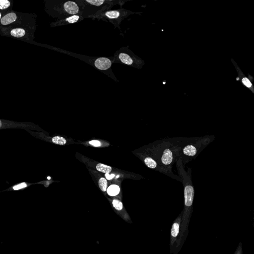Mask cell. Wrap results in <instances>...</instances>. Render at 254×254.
<instances>
[{
    "mask_svg": "<svg viewBox=\"0 0 254 254\" xmlns=\"http://www.w3.org/2000/svg\"><path fill=\"white\" fill-rule=\"evenodd\" d=\"M215 139L214 136H205L195 138H182L178 158L183 166L195 159L204 149Z\"/></svg>",
    "mask_w": 254,
    "mask_h": 254,
    "instance_id": "1",
    "label": "cell"
},
{
    "mask_svg": "<svg viewBox=\"0 0 254 254\" xmlns=\"http://www.w3.org/2000/svg\"><path fill=\"white\" fill-rule=\"evenodd\" d=\"M182 138L161 140L158 145L156 159L164 167L172 171V168L177 158L181 147Z\"/></svg>",
    "mask_w": 254,
    "mask_h": 254,
    "instance_id": "2",
    "label": "cell"
},
{
    "mask_svg": "<svg viewBox=\"0 0 254 254\" xmlns=\"http://www.w3.org/2000/svg\"><path fill=\"white\" fill-rule=\"evenodd\" d=\"M83 18H92L95 15L111 10L115 5L124 1L111 0H76Z\"/></svg>",
    "mask_w": 254,
    "mask_h": 254,
    "instance_id": "3",
    "label": "cell"
},
{
    "mask_svg": "<svg viewBox=\"0 0 254 254\" xmlns=\"http://www.w3.org/2000/svg\"><path fill=\"white\" fill-rule=\"evenodd\" d=\"M49 14L58 21L75 15L82 14L78 4L75 1H54L49 2Z\"/></svg>",
    "mask_w": 254,
    "mask_h": 254,
    "instance_id": "4",
    "label": "cell"
},
{
    "mask_svg": "<svg viewBox=\"0 0 254 254\" xmlns=\"http://www.w3.org/2000/svg\"><path fill=\"white\" fill-rule=\"evenodd\" d=\"M112 63L121 64L136 68H142L143 64L142 59L127 47L121 48L115 53L112 57Z\"/></svg>",
    "mask_w": 254,
    "mask_h": 254,
    "instance_id": "5",
    "label": "cell"
},
{
    "mask_svg": "<svg viewBox=\"0 0 254 254\" xmlns=\"http://www.w3.org/2000/svg\"><path fill=\"white\" fill-rule=\"evenodd\" d=\"M134 14V12L129 10L121 8L117 10H108L104 12H101L95 15L92 19L102 20L106 21H109L114 25L115 28H118L121 31L120 25L121 22L124 19L128 17L130 15Z\"/></svg>",
    "mask_w": 254,
    "mask_h": 254,
    "instance_id": "6",
    "label": "cell"
},
{
    "mask_svg": "<svg viewBox=\"0 0 254 254\" xmlns=\"http://www.w3.org/2000/svg\"><path fill=\"white\" fill-rule=\"evenodd\" d=\"M84 19L82 14L73 15V16L66 17L63 20L57 21L56 22L52 23L51 26L56 27V26H59L72 25V24H75V23L80 22L81 21H83Z\"/></svg>",
    "mask_w": 254,
    "mask_h": 254,
    "instance_id": "7",
    "label": "cell"
},
{
    "mask_svg": "<svg viewBox=\"0 0 254 254\" xmlns=\"http://www.w3.org/2000/svg\"><path fill=\"white\" fill-rule=\"evenodd\" d=\"M17 16L15 12H10L2 17L1 24L2 26L10 25L16 21Z\"/></svg>",
    "mask_w": 254,
    "mask_h": 254,
    "instance_id": "8",
    "label": "cell"
},
{
    "mask_svg": "<svg viewBox=\"0 0 254 254\" xmlns=\"http://www.w3.org/2000/svg\"><path fill=\"white\" fill-rule=\"evenodd\" d=\"M10 34L14 37L21 38L26 35V31L23 28H16L10 31Z\"/></svg>",
    "mask_w": 254,
    "mask_h": 254,
    "instance_id": "9",
    "label": "cell"
},
{
    "mask_svg": "<svg viewBox=\"0 0 254 254\" xmlns=\"http://www.w3.org/2000/svg\"><path fill=\"white\" fill-rule=\"evenodd\" d=\"M120 191V187L116 185H112L108 187L107 190L108 194L110 196H116L119 194Z\"/></svg>",
    "mask_w": 254,
    "mask_h": 254,
    "instance_id": "10",
    "label": "cell"
},
{
    "mask_svg": "<svg viewBox=\"0 0 254 254\" xmlns=\"http://www.w3.org/2000/svg\"><path fill=\"white\" fill-rule=\"evenodd\" d=\"M96 169L98 171L104 173H109L112 170V168L109 166L103 164L98 163L96 165Z\"/></svg>",
    "mask_w": 254,
    "mask_h": 254,
    "instance_id": "11",
    "label": "cell"
},
{
    "mask_svg": "<svg viewBox=\"0 0 254 254\" xmlns=\"http://www.w3.org/2000/svg\"><path fill=\"white\" fill-rule=\"evenodd\" d=\"M53 143L55 144H59V145H65L67 143V141L63 137H59L56 136L53 138L52 139Z\"/></svg>",
    "mask_w": 254,
    "mask_h": 254,
    "instance_id": "12",
    "label": "cell"
},
{
    "mask_svg": "<svg viewBox=\"0 0 254 254\" xmlns=\"http://www.w3.org/2000/svg\"><path fill=\"white\" fill-rule=\"evenodd\" d=\"M112 205L114 209L118 211H121L123 209V205L122 202L118 200H114Z\"/></svg>",
    "mask_w": 254,
    "mask_h": 254,
    "instance_id": "13",
    "label": "cell"
},
{
    "mask_svg": "<svg viewBox=\"0 0 254 254\" xmlns=\"http://www.w3.org/2000/svg\"><path fill=\"white\" fill-rule=\"evenodd\" d=\"M99 187L100 189L103 192H105L106 190L107 186V181L104 178H101L99 179L98 182Z\"/></svg>",
    "mask_w": 254,
    "mask_h": 254,
    "instance_id": "14",
    "label": "cell"
},
{
    "mask_svg": "<svg viewBox=\"0 0 254 254\" xmlns=\"http://www.w3.org/2000/svg\"><path fill=\"white\" fill-rule=\"evenodd\" d=\"M179 232V225L177 223H174L173 224L172 227L171 229V235L173 237H176L178 234Z\"/></svg>",
    "mask_w": 254,
    "mask_h": 254,
    "instance_id": "15",
    "label": "cell"
},
{
    "mask_svg": "<svg viewBox=\"0 0 254 254\" xmlns=\"http://www.w3.org/2000/svg\"><path fill=\"white\" fill-rule=\"evenodd\" d=\"M11 2L8 0H0V10L7 9L10 6Z\"/></svg>",
    "mask_w": 254,
    "mask_h": 254,
    "instance_id": "16",
    "label": "cell"
},
{
    "mask_svg": "<svg viewBox=\"0 0 254 254\" xmlns=\"http://www.w3.org/2000/svg\"><path fill=\"white\" fill-rule=\"evenodd\" d=\"M27 184L26 183H21L19 184L16 185L12 187V189L14 190H18L22 189L25 188L26 187H27Z\"/></svg>",
    "mask_w": 254,
    "mask_h": 254,
    "instance_id": "17",
    "label": "cell"
},
{
    "mask_svg": "<svg viewBox=\"0 0 254 254\" xmlns=\"http://www.w3.org/2000/svg\"><path fill=\"white\" fill-rule=\"evenodd\" d=\"M242 83L243 84L247 87L248 88H251L252 87V84L251 82L249 81V79L247 78H244L242 79Z\"/></svg>",
    "mask_w": 254,
    "mask_h": 254,
    "instance_id": "18",
    "label": "cell"
},
{
    "mask_svg": "<svg viewBox=\"0 0 254 254\" xmlns=\"http://www.w3.org/2000/svg\"><path fill=\"white\" fill-rule=\"evenodd\" d=\"M89 144L91 145H93L94 147H99L101 145V143L98 141H96V140H93V141H91L89 142Z\"/></svg>",
    "mask_w": 254,
    "mask_h": 254,
    "instance_id": "19",
    "label": "cell"
},
{
    "mask_svg": "<svg viewBox=\"0 0 254 254\" xmlns=\"http://www.w3.org/2000/svg\"><path fill=\"white\" fill-rule=\"evenodd\" d=\"M105 177L107 179L109 180H111L114 177H115V175H109V173H106L105 174Z\"/></svg>",
    "mask_w": 254,
    "mask_h": 254,
    "instance_id": "20",
    "label": "cell"
},
{
    "mask_svg": "<svg viewBox=\"0 0 254 254\" xmlns=\"http://www.w3.org/2000/svg\"><path fill=\"white\" fill-rule=\"evenodd\" d=\"M2 18V13L1 12H0V21L1 20Z\"/></svg>",
    "mask_w": 254,
    "mask_h": 254,
    "instance_id": "21",
    "label": "cell"
}]
</instances>
